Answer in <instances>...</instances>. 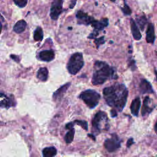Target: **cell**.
Returning a JSON list of instances; mask_svg holds the SVG:
<instances>
[{
  "label": "cell",
  "instance_id": "12",
  "mask_svg": "<svg viewBox=\"0 0 157 157\" xmlns=\"http://www.w3.org/2000/svg\"><path fill=\"white\" fill-rule=\"evenodd\" d=\"M13 105V102L11 100V99L7 96L5 94L0 92V107L7 109Z\"/></svg>",
  "mask_w": 157,
  "mask_h": 157
},
{
  "label": "cell",
  "instance_id": "23",
  "mask_svg": "<svg viewBox=\"0 0 157 157\" xmlns=\"http://www.w3.org/2000/svg\"><path fill=\"white\" fill-rule=\"evenodd\" d=\"M137 22L139 26H140L141 30L143 31L144 29V27L147 23V18H146L145 16L142 15V16L138 17L137 18Z\"/></svg>",
  "mask_w": 157,
  "mask_h": 157
},
{
  "label": "cell",
  "instance_id": "22",
  "mask_svg": "<svg viewBox=\"0 0 157 157\" xmlns=\"http://www.w3.org/2000/svg\"><path fill=\"white\" fill-rule=\"evenodd\" d=\"M34 39L36 41L41 40L43 39V31L40 27H37L34 32Z\"/></svg>",
  "mask_w": 157,
  "mask_h": 157
},
{
  "label": "cell",
  "instance_id": "30",
  "mask_svg": "<svg viewBox=\"0 0 157 157\" xmlns=\"http://www.w3.org/2000/svg\"><path fill=\"white\" fill-rule=\"evenodd\" d=\"M74 123L73 122H70L69 123H67L66 125V129H69L71 128H72L74 127Z\"/></svg>",
  "mask_w": 157,
  "mask_h": 157
},
{
  "label": "cell",
  "instance_id": "13",
  "mask_svg": "<svg viewBox=\"0 0 157 157\" xmlns=\"http://www.w3.org/2000/svg\"><path fill=\"white\" fill-rule=\"evenodd\" d=\"M71 85V83H67L66 84H64V85H63L62 86H61L60 88H59L54 93L53 95V100L56 101L57 99H61L63 96L64 95V94L66 92V91L67 90V89L69 88V87Z\"/></svg>",
  "mask_w": 157,
  "mask_h": 157
},
{
  "label": "cell",
  "instance_id": "35",
  "mask_svg": "<svg viewBox=\"0 0 157 157\" xmlns=\"http://www.w3.org/2000/svg\"><path fill=\"white\" fill-rule=\"evenodd\" d=\"M2 28V24H1V23L0 22V33H1V32Z\"/></svg>",
  "mask_w": 157,
  "mask_h": 157
},
{
  "label": "cell",
  "instance_id": "9",
  "mask_svg": "<svg viewBox=\"0 0 157 157\" xmlns=\"http://www.w3.org/2000/svg\"><path fill=\"white\" fill-rule=\"evenodd\" d=\"M91 26L94 28V30L96 31L102 30L105 27L109 25V20L106 18H102L101 20H95L94 19L92 21L91 23Z\"/></svg>",
  "mask_w": 157,
  "mask_h": 157
},
{
  "label": "cell",
  "instance_id": "32",
  "mask_svg": "<svg viewBox=\"0 0 157 157\" xmlns=\"http://www.w3.org/2000/svg\"><path fill=\"white\" fill-rule=\"evenodd\" d=\"M88 136L89 137H90V138H91L93 140H96V139H95V136H93V134H88Z\"/></svg>",
  "mask_w": 157,
  "mask_h": 157
},
{
  "label": "cell",
  "instance_id": "2",
  "mask_svg": "<svg viewBox=\"0 0 157 157\" xmlns=\"http://www.w3.org/2000/svg\"><path fill=\"white\" fill-rule=\"evenodd\" d=\"M114 75V70L106 63L97 61L94 64L92 83L94 85L103 84L107 79Z\"/></svg>",
  "mask_w": 157,
  "mask_h": 157
},
{
  "label": "cell",
  "instance_id": "26",
  "mask_svg": "<svg viewBox=\"0 0 157 157\" xmlns=\"http://www.w3.org/2000/svg\"><path fill=\"white\" fill-rule=\"evenodd\" d=\"M15 4L19 7H24L26 6L28 0H13Z\"/></svg>",
  "mask_w": 157,
  "mask_h": 157
},
{
  "label": "cell",
  "instance_id": "8",
  "mask_svg": "<svg viewBox=\"0 0 157 157\" xmlns=\"http://www.w3.org/2000/svg\"><path fill=\"white\" fill-rule=\"evenodd\" d=\"M76 18L77 19V23L80 25H91L94 18L92 17L89 16L87 13L83 12L82 10H78L76 13Z\"/></svg>",
  "mask_w": 157,
  "mask_h": 157
},
{
  "label": "cell",
  "instance_id": "4",
  "mask_svg": "<svg viewBox=\"0 0 157 157\" xmlns=\"http://www.w3.org/2000/svg\"><path fill=\"white\" fill-rule=\"evenodd\" d=\"M79 97L90 109L94 108L98 104L101 98L100 94L93 90H86L82 92Z\"/></svg>",
  "mask_w": 157,
  "mask_h": 157
},
{
  "label": "cell",
  "instance_id": "7",
  "mask_svg": "<svg viewBox=\"0 0 157 157\" xmlns=\"http://www.w3.org/2000/svg\"><path fill=\"white\" fill-rule=\"evenodd\" d=\"M63 11V0H54L50 8V15L52 20H56Z\"/></svg>",
  "mask_w": 157,
  "mask_h": 157
},
{
  "label": "cell",
  "instance_id": "24",
  "mask_svg": "<svg viewBox=\"0 0 157 157\" xmlns=\"http://www.w3.org/2000/svg\"><path fill=\"white\" fill-rule=\"evenodd\" d=\"M73 123H74V124H77V125L80 126L85 131L88 130V123H87V121H83V120H75Z\"/></svg>",
  "mask_w": 157,
  "mask_h": 157
},
{
  "label": "cell",
  "instance_id": "17",
  "mask_svg": "<svg viewBox=\"0 0 157 157\" xmlns=\"http://www.w3.org/2000/svg\"><path fill=\"white\" fill-rule=\"evenodd\" d=\"M140 106V99L139 97L135 98L132 101L130 106L131 113L134 116H137L139 112Z\"/></svg>",
  "mask_w": 157,
  "mask_h": 157
},
{
  "label": "cell",
  "instance_id": "29",
  "mask_svg": "<svg viewBox=\"0 0 157 157\" xmlns=\"http://www.w3.org/2000/svg\"><path fill=\"white\" fill-rule=\"evenodd\" d=\"M77 0H71V4L69 5V8L70 9H73L74 7V6H75L76 3H77Z\"/></svg>",
  "mask_w": 157,
  "mask_h": 157
},
{
  "label": "cell",
  "instance_id": "14",
  "mask_svg": "<svg viewBox=\"0 0 157 157\" xmlns=\"http://www.w3.org/2000/svg\"><path fill=\"white\" fill-rule=\"evenodd\" d=\"M155 39V28L152 23H150L148 25L147 32H146V40L148 43L153 44Z\"/></svg>",
  "mask_w": 157,
  "mask_h": 157
},
{
  "label": "cell",
  "instance_id": "36",
  "mask_svg": "<svg viewBox=\"0 0 157 157\" xmlns=\"http://www.w3.org/2000/svg\"><path fill=\"white\" fill-rule=\"evenodd\" d=\"M110 1H112V2H115V0H110Z\"/></svg>",
  "mask_w": 157,
  "mask_h": 157
},
{
  "label": "cell",
  "instance_id": "16",
  "mask_svg": "<svg viewBox=\"0 0 157 157\" xmlns=\"http://www.w3.org/2000/svg\"><path fill=\"white\" fill-rule=\"evenodd\" d=\"M130 25H131V32H132L134 39L137 40H140L142 37V35L134 20L132 18L130 20Z\"/></svg>",
  "mask_w": 157,
  "mask_h": 157
},
{
  "label": "cell",
  "instance_id": "3",
  "mask_svg": "<svg viewBox=\"0 0 157 157\" xmlns=\"http://www.w3.org/2000/svg\"><path fill=\"white\" fill-rule=\"evenodd\" d=\"M83 64L84 61L82 53L79 52L75 53L71 56L67 63V69L71 74L75 75L80 71Z\"/></svg>",
  "mask_w": 157,
  "mask_h": 157
},
{
  "label": "cell",
  "instance_id": "20",
  "mask_svg": "<svg viewBox=\"0 0 157 157\" xmlns=\"http://www.w3.org/2000/svg\"><path fill=\"white\" fill-rule=\"evenodd\" d=\"M57 151L54 147L45 148L42 151V155L45 157H53L56 155Z\"/></svg>",
  "mask_w": 157,
  "mask_h": 157
},
{
  "label": "cell",
  "instance_id": "28",
  "mask_svg": "<svg viewBox=\"0 0 157 157\" xmlns=\"http://www.w3.org/2000/svg\"><path fill=\"white\" fill-rule=\"evenodd\" d=\"M134 143V140H133V139L132 138H130V139H129L128 140V141H127V144H126V146H127V147H130Z\"/></svg>",
  "mask_w": 157,
  "mask_h": 157
},
{
  "label": "cell",
  "instance_id": "18",
  "mask_svg": "<svg viewBox=\"0 0 157 157\" xmlns=\"http://www.w3.org/2000/svg\"><path fill=\"white\" fill-rule=\"evenodd\" d=\"M26 27V22L23 20H21L18 21L13 26V31L17 33H21L25 31Z\"/></svg>",
  "mask_w": 157,
  "mask_h": 157
},
{
  "label": "cell",
  "instance_id": "11",
  "mask_svg": "<svg viewBox=\"0 0 157 157\" xmlns=\"http://www.w3.org/2000/svg\"><path fill=\"white\" fill-rule=\"evenodd\" d=\"M39 57L40 60L44 61H50L55 58V53L52 50H47L42 51L39 54Z\"/></svg>",
  "mask_w": 157,
  "mask_h": 157
},
{
  "label": "cell",
  "instance_id": "25",
  "mask_svg": "<svg viewBox=\"0 0 157 157\" xmlns=\"http://www.w3.org/2000/svg\"><path fill=\"white\" fill-rule=\"evenodd\" d=\"M121 9L123 13H124V15H129L131 14V9L126 3H124V6L123 7L121 8Z\"/></svg>",
  "mask_w": 157,
  "mask_h": 157
},
{
  "label": "cell",
  "instance_id": "33",
  "mask_svg": "<svg viewBox=\"0 0 157 157\" xmlns=\"http://www.w3.org/2000/svg\"><path fill=\"white\" fill-rule=\"evenodd\" d=\"M155 131L156 133L157 134V121H156V123L155 124Z\"/></svg>",
  "mask_w": 157,
  "mask_h": 157
},
{
  "label": "cell",
  "instance_id": "19",
  "mask_svg": "<svg viewBox=\"0 0 157 157\" xmlns=\"http://www.w3.org/2000/svg\"><path fill=\"white\" fill-rule=\"evenodd\" d=\"M48 72L46 67H41L40 68L37 73V77L41 81L44 82L46 81L48 78Z\"/></svg>",
  "mask_w": 157,
  "mask_h": 157
},
{
  "label": "cell",
  "instance_id": "27",
  "mask_svg": "<svg viewBox=\"0 0 157 157\" xmlns=\"http://www.w3.org/2000/svg\"><path fill=\"white\" fill-rule=\"evenodd\" d=\"M104 36H102L98 39H96L95 38L94 39V43L96 44V46H97V48H99V46L102 44H104L105 42V40H104Z\"/></svg>",
  "mask_w": 157,
  "mask_h": 157
},
{
  "label": "cell",
  "instance_id": "1",
  "mask_svg": "<svg viewBox=\"0 0 157 157\" xmlns=\"http://www.w3.org/2000/svg\"><path fill=\"white\" fill-rule=\"evenodd\" d=\"M128 95L126 87L121 83H116L103 90V96L107 104L119 112L122 111L125 106Z\"/></svg>",
  "mask_w": 157,
  "mask_h": 157
},
{
  "label": "cell",
  "instance_id": "34",
  "mask_svg": "<svg viewBox=\"0 0 157 157\" xmlns=\"http://www.w3.org/2000/svg\"><path fill=\"white\" fill-rule=\"evenodd\" d=\"M155 75H156V79L157 81V71L156 69H155Z\"/></svg>",
  "mask_w": 157,
  "mask_h": 157
},
{
  "label": "cell",
  "instance_id": "6",
  "mask_svg": "<svg viewBox=\"0 0 157 157\" xmlns=\"http://www.w3.org/2000/svg\"><path fill=\"white\" fill-rule=\"evenodd\" d=\"M121 146L120 140L116 134H112V137L107 139L104 142V147L109 152H113Z\"/></svg>",
  "mask_w": 157,
  "mask_h": 157
},
{
  "label": "cell",
  "instance_id": "5",
  "mask_svg": "<svg viewBox=\"0 0 157 157\" xmlns=\"http://www.w3.org/2000/svg\"><path fill=\"white\" fill-rule=\"evenodd\" d=\"M102 124L109 127V124L107 123V115L104 112L99 111L94 115L92 120V128L93 132H96V134H99L102 129H104L102 126Z\"/></svg>",
  "mask_w": 157,
  "mask_h": 157
},
{
  "label": "cell",
  "instance_id": "21",
  "mask_svg": "<svg viewBox=\"0 0 157 157\" xmlns=\"http://www.w3.org/2000/svg\"><path fill=\"white\" fill-rule=\"evenodd\" d=\"M75 134V129L74 128H71L69 129V131L66 133L64 137V140L67 144H70L72 142L74 139Z\"/></svg>",
  "mask_w": 157,
  "mask_h": 157
},
{
  "label": "cell",
  "instance_id": "31",
  "mask_svg": "<svg viewBox=\"0 0 157 157\" xmlns=\"http://www.w3.org/2000/svg\"><path fill=\"white\" fill-rule=\"evenodd\" d=\"M110 113H111V116H112V117H115L117 116V112H116V110H115V109H113L111 110Z\"/></svg>",
  "mask_w": 157,
  "mask_h": 157
},
{
  "label": "cell",
  "instance_id": "10",
  "mask_svg": "<svg viewBox=\"0 0 157 157\" xmlns=\"http://www.w3.org/2000/svg\"><path fill=\"white\" fill-rule=\"evenodd\" d=\"M140 91L142 94L145 93H153L154 91L150 82L145 79H142L139 85Z\"/></svg>",
  "mask_w": 157,
  "mask_h": 157
},
{
  "label": "cell",
  "instance_id": "15",
  "mask_svg": "<svg viewBox=\"0 0 157 157\" xmlns=\"http://www.w3.org/2000/svg\"><path fill=\"white\" fill-rule=\"evenodd\" d=\"M150 102V98L148 96H146L144 100L143 105H142V110H141L142 115L144 117L147 116L148 114H150L153 109V107H151L149 106L148 104H149Z\"/></svg>",
  "mask_w": 157,
  "mask_h": 157
}]
</instances>
